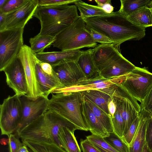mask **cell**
Here are the masks:
<instances>
[{"mask_svg":"<svg viewBox=\"0 0 152 152\" xmlns=\"http://www.w3.org/2000/svg\"><path fill=\"white\" fill-rule=\"evenodd\" d=\"M86 28L93 29L111 39L120 50L121 44L128 40H138L145 35V28L139 27L118 11L84 19Z\"/></svg>","mask_w":152,"mask_h":152,"instance_id":"obj_1","label":"cell"},{"mask_svg":"<svg viewBox=\"0 0 152 152\" xmlns=\"http://www.w3.org/2000/svg\"><path fill=\"white\" fill-rule=\"evenodd\" d=\"M62 127H67L73 132L79 129L55 112L48 110L15 134L22 141L55 143L63 149L58 135L59 129Z\"/></svg>","mask_w":152,"mask_h":152,"instance_id":"obj_2","label":"cell"},{"mask_svg":"<svg viewBox=\"0 0 152 152\" xmlns=\"http://www.w3.org/2000/svg\"><path fill=\"white\" fill-rule=\"evenodd\" d=\"M40 22L41 35L56 36L80 17L75 5L38 6L34 15Z\"/></svg>","mask_w":152,"mask_h":152,"instance_id":"obj_3","label":"cell"},{"mask_svg":"<svg viewBox=\"0 0 152 152\" xmlns=\"http://www.w3.org/2000/svg\"><path fill=\"white\" fill-rule=\"evenodd\" d=\"M93 59L100 75L111 79L125 75L136 67L113 44H99L92 49Z\"/></svg>","mask_w":152,"mask_h":152,"instance_id":"obj_4","label":"cell"},{"mask_svg":"<svg viewBox=\"0 0 152 152\" xmlns=\"http://www.w3.org/2000/svg\"><path fill=\"white\" fill-rule=\"evenodd\" d=\"M82 96L80 91H63L52 94L48 110L54 112L73 124L79 130L89 131L82 114Z\"/></svg>","mask_w":152,"mask_h":152,"instance_id":"obj_5","label":"cell"},{"mask_svg":"<svg viewBox=\"0 0 152 152\" xmlns=\"http://www.w3.org/2000/svg\"><path fill=\"white\" fill-rule=\"evenodd\" d=\"M52 45L61 51H66L79 50L85 47L94 48L97 45L80 15L77 20L56 36Z\"/></svg>","mask_w":152,"mask_h":152,"instance_id":"obj_6","label":"cell"},{"mask_svg":"<svg viewBox=\"0 0 152 152\" xmlns=\"http://www.w3.org/2000/svg\"><path fill=\"white\" fill-rule=\"evenodd\" d=\"M23 116L20 96L15 94L4 99L0 106L1 135L8 136L19 129Z\"/></svg>","mask_w":152,"mask_h":152,"instance_id":"obj_7","label":"cell"},{"mask_svg":"<svg viewBox=\"0 0 152 152\" xmlns=\"http://www.w3.org/2000/svg\"><path fill=\"white\" fill-rule=\"evenodd\" d=\"M23 28L0 31V71L3 70L17 57L23 46Z\"/></svg>","mask_w":152,"mask_h":152,"instance_id":"obj_8","label":"cell"},{"mask_svg":"<svg viewBox=\"0 0 152 152\" xmlns=\"http://www.w3.org/2000/svg\"><path fill=\"white\" fill-rule=\"evenodd\" d=\"M132 96L141 104L152 85V73L145 67L136 66L119 83Z\"/></svg>","mask_w":152,"mask_h":152,"instance_id":"obj_9","label":"cell"},{"mask_svg":"<svg viewBox=\"0 0 152 152\" xmlns=\"http://www.w3.org/2000/svg\"><path fill=\"white\" fill-rule=\"evenodd\" d=\"M17 57L21 62L25 72L28 88L26 96L32 99L44 96L41 91L36 74L37 58L30 47L24 45Z\"/></svg>","mask_w":152,"mask_h":152,"instance_id":"obj_10","label":"cell"},{"mask_svg":"<svg viewBox=\"0 0 152 152\" xmlns=\"http://www.w3.org/2000/svg\"><path fill=\"white\" fill-rule=\"evenodd\" d=\"M52 66L62 85V88L75 86L86 78L76 61L65 60Z\"/></svg>","mask_w":152,"mask_h":152,"instance_id":"obj_11","label":"cell"},{"mask_svg":"<svg viewBox=\"0 0 152 152\" xmlns=\"http://www.w3.org/2000/svg\"><path fill=\"white\" fill-rule=\"evenodd\" d=\"M23 108V116L19 131L48 110V97L40 96L35 99L26 95L20 96Z\"/></svg>","mask_w":152,"mask_h":152,"instance_id":"obj_12","label":"cell"},{"mask_svg":"<svg viewBox=\"0 0 152 152\" xmlns=\"http://www.w3.org/2000/svg\"><path fill=\"white\" fill-rule=\"evenodd\" d=\"M6 76V82L15 94L26 95L28 92L27 81L21 62L17 57L3 71Z\"/></svg>","mask_w":152,"mask_h":152,"instance_id":"obj_13","label":"cell"},{"mask_svg":"<svg viewBox=\"0 0 152 152\" xmlns=\"http://www.w3.org/2000/svg\"><path fill=\"white\" fill-rule=\"evenodd\" d=\"M38 0H27L17 9L6 14L5 29L24 28L34 15Z\"/></svg>","mask_w":152,"mask_h":152,"instance_id":"obj_14","label":"cell"},{"mask_svg":"<svg viewBox=\"0 0 152 152\" xmlns=\"http://www.w3.org/2000/svg\"><path fill=\"white\" fill-rule=\"evenodd\" d=\"M36 62L37 78L44 96L48 97L49 95L52 94L54 90L62 88L60 80L55 72L52 74L45 72L41 68L39 61L37 58Z\"/></svg>","mask_w":152,"mask_h":152,"instance_id":"obj_15","label":"cell"},{"mask_svg":"<svg viewBox=\"0 0 152 152\" xmlns=\"http://www.w3.org/2000/svg\"><path fill=\"white\" fill-rule=\"evenodd\" d=\"M116 108L119 111L124 119V136L128 132L132 124L138 116V113L127 99L117 96H111Z\"/></svg>","mask_w":152,"mask_h":152,"instance_id":"obj_16","label":"cell"},{"mask_svg":"<svg viewBox=\"0 0 152 152\" xmlns=\"http://www.w3.org/2000/svg\"><path fill=\"white\" fill-rule=\"evenodd\" d=\"M82 96V114L92 134L103 138L110 134Z\"/></svg>","mask_w":152,"mask_h":152,"instance_id":"obj_17","label":"cell"},{"mask_svg":"<svg viewBox=\"0 0 152 152\" xmlns=\"http://www.w3.org/2000/svg\"><path fill=\"white\" fill-rule=\"evenodd\" d=\"M82 53V50L43 52L35 54L37 58L39 61L50 64L52 66L61 61L67 60L77 61Z\"/></svg>","mask_w":152,"mask_h":152,"instance_id":"obj_18","label":"cell"},{"mask_svg":"<svg viewBox=\"0 0 152 152\" xmlns=\"http://www.w3.org/2000/svg\"><path fill=\"white\" fill-rule=\"evenodd\" d=\"M150 113L141 109L140 121L136 134L129 145V152H142L145 144V134Z\"/></svg>","mask_w":152,"mask_h":152,"instance_id":"obj_19","label":"cell"},{"mask_svg":"<svg viewBox=\"0 0 152 152\" xmlns=\"http://www.w3.org/2000/svg\"><path fill=\"white\" fill-rule=\"evenodd\" d=\"M82 53L77 61L87 79L97 77L100 75L99 71L94 62L92 49L82 50Z\"/></svg>","mask_w":152,"mask_h":152,"instance_id":"obj_20","label":"cell"},{"mask_svg":"<svg viewBox=\"0 0 152 152\" xmlns=\"http://www.w3.org/2000/svg\"><path fill=\"white\" fill-rule=\"evenodd\" d=\"M82 95L109 115L107 107L108 102L111 97L99 90L87 89L80 91Z\"/></svg>","mask_w":152,"mask_h":152,"instance_id":"obj_21","label":"cell"},{"mask_svg":"<svg viewBox=\"0 0 152 152\" xmlns=\"http://www.w3.org/2000/svg\"><path fill=\"white\" fill-rule=\"evenodd\" d=\"M74 133L66 127L59 129V137L63 149L66 152H81Z\"/></svg>","mask_w":152,"mask_h":152,"instance_id":"obj_22","label":"cell"},{"mask_svg":"<svg viewBox=\"0 0 152 152\" xmlns=\"http://www.w3.org/2000/svg\"><path fill=\"white\" fill-rule=\"evenodd\" d=\"M127 17L139 27L145 28L152 26V16L150 10L147 6L139 8Z\"/></svg>","mask_w":152,"mask_h":152,"instance_id":"obj_23","label":"cell"},{"mask_svg":"<svg viewBox=\"0 0 152 152\" xmlns=\"http://www.w3.org/2000/svg\"><path fill=\"white\" fill-rule=\"evenodd\" d=\"M55 37L50 35H41L39 34L29 39L30 48L34 54L42 53L44 49L52 45Z\"/></svg>","mask_w":152,"mask_h":152,"instance_id":"obj_24","label":"cell"},{"mask_svg":"<svg viewBox=\"0 0 152 152\" xmlns=\"http://www.w3.org/2000/svg\"><path fill=\"white\" fill-rule=\"evenodd\" d=\"M119 83L115 84L109 88L99 90L108 94L111 97L115 96L127 99L136 111L139 113L141 110L140 105L138 104L136 99L132 96L120 86Z\"/></svg>","mask_w":152,"mask_h":152,"instance_id":"obj_25","label":"cell"},{"mask_svg":"<svg viewBox=\"0 0 152 152\" xmlns=\"http://www.w3.org/2000/svg\"><path fill=\"white\" fill-rule=\"evenodd\" d=\"M74 4L80 12V16L83 19L108 14L98 6L88 4L81 0H76Z\"/></svg>","mask_w":152,"mask_h":152,"instance_id":"obj_26","label":"cell"},{"mask_svg":"<svg viewBox=\"0 0 152 152\" xmlns=\"http://www.w3.org/2000/svg\"><path fill=\"white\" fill-rule=\"evenodd\" d=\"M151 0H121V6L118 12L129 16L139 8L147 6Z\"/></svg>","mask_w":152,"mask_h":152,"instance_id":"obj_27","label":"cell"},{"mask_svg":"<svg viewBox=\"0 0 152 152\" xmlns=\"http://www.w3.org/2000/svg\"><path fill=\"white\" fill-rule=\"evenodd\" d=\"M83 96L96 116L106 129L107 132L109 133L113 132L111 118L109 115L94 103L86 98Z\"/></svg>","mask_w":152,"mask_h":152,"instance_id":"obj_28","label":"cell"},{"mask_svg":"<svg viewBox=\"0 0 152 152\" xmlns=\"http://www.w3.org/2000/svg\"><path fill=\"white\" fill-rule=\"evenodd\" d=\"M111 146L118 152H129V146L114 132L110 133L108 137L103 138Z\"/></svg>","mask_w":152,"mask_h":152,"instance_id":"obj_29","label":"cell"},{"mask_svg":"<svg viewBox=\"0 0 152 152\" xmlns=\"http://www.w3.org/2000/svg\"><path fill=\"white\" fill-rule=\"evenodd\" d=\"M111 118L114 132L122 138L124 136V121L120 112L117 108L115 112Z\"/></svg>","mask_w":152,"mask_h":152,"instance_id":"obj_30","label":"cell"},{"mask_svg":"<svg viewBox=\"0 0 152 152\" xmlns=\"http://www.w3.org/2000/svg\"><path fill=\"white\" fill-rule=\"evenodd\" d=\"M139 121L140 118L139 115L132 124L126 134L121 138L129 146L132 142L137 131Z\"/></svg>","mask_w":152,"mask_h":152,"instance_id":"obj_31","label":"cell"},{"mask_svg":"<svg viewBox=\"0 0 152 152\" xmlns=\"http://www.w3.org/2000/svg\"><path fill=\"white\" fill-rule=\"evenodd\" d=\"M27 0H8L4 5L0 9V12L7 14L20 7Z\"/></svg>","mask_w":152,"mask_h":152,"instance_id":"obj_32","label":"cell"},{"mask_svg":"<svg viewBox=\"0 0 152 152\" xmlns=\"http://www.w3.org/2000/svg\"><path fill=\"white\" fill-rule=\"evenodd\" d=\"M8 145L10 152H18L23 145L20 142L19 137L16 134L9 135Z\"/></svg>","mask_w":152,"mask_h":152,"instance_id":"obj_33","label":"cell"},{"mask_svg":"<svg viewBox=\"0 0 152 152\" xmlns=\"http://www.w3.org/2000/svg\"><path fill=\"white\" fill-rule=\"evenodd\" d=\"M76 0H38L39 6H56L74 3Z\"/></svg>","mask_w":152,"mask_h":152,"instance_id":"obj_34","label":"cell"},{"mask_svg":"<svg viewBox=\"0 0 152 152\" xmlns=\"http://www.w3.org/2000/svg\"><path fill=\"white\" fill-rule=\"evenodd\" d=\"M89 30L95 43L99 42L102 44H113V41L104 35L92 29H90Z\"/></svg>","mask_w":152,"mask_h":152,"instance_id":"obj_35","label":"cell"},{"mask_svg":"<svg viewBox=\"0 0 152 152\" xmlns=\"http://www.w3.org/2000/svg\"><path fill=\"white\" fill-rule=\"evenodd\" d=\"M140 106L141 109L149 113L152 111V85Z\"/></svg>","mask_w":152,"mask_h":152,"instance_id":"obj_36","label":"cell"},{"mask_svg":"<svg viewBox=\"0 0 152 152\" xmlns=\"http://www.w3.org/2000/svg\"><path fill=\"white\" fill-rule=\"evenodd\" d=\"M145 144L152 152V119L150 116L148 120L145 134Z\"/></svg>","mask_w":152,"mask_h":152,"instance_id":"obj_37","label":"cell"},{"mask_svg":"<svg viewBox=\"0 0 152 152\" xmlns=\"http://www.w3.org/2000/svg\"><path fill=\"white\" fill-rule=\"evenodd\" d=\"M110 79L105 78L100 75L96 77L90 79H87L85 78L79 81L75 86H83L94 85Z\"/></svg>","mask_w":152,"mask_h":152,"instance_id":"obj_38","label":"cell"},{"mask_svg":"<svg viewBox=\"0 0 152 152\" xmlns=\"http://www.w3.org/2000/svg\"><path fill=\"white\" fill-rule=\"evenodd\" d=\"M80 147L83 152H101L87 139H81Z\"/></svg>","mask_w":152,"mask_h":152,"instance_id":"obj_39","label":"cell"},{"mask_svg":"<svg viewBox=\"0 0 152 152\" xmlns=\"http://www.w3.org/2000/svg\"><path fill=\"white\" fill-rule=\"evenodd\" d=\"M107 107L109 111V115L111 118L116 110V105L111 97L108 102Z\"/></svg>","mask_w":152,"mask_h":152,"instance_id":"obj_40","label":"cell"},{"mask_svg":"<svg viewBox=\"0 0 152 152\" xmlns=\"http://www.w3.org/2000/svg\"><path fill=\"white\" fill-rule=\"evenodd\" d=\"M6 14L0 12V31L5 30Z\"/></svg>","mask_w":152,"mask_h":152,"instance_id":"obj_41","label":"cell"},{"mask_svg":"<svg viewBox=\"0 0 152 152\" xmlns=\"http://www.w3.org/2000/svg\"><path fill=\"white\" fill-rule=\"evenodd\" d=\"M101 8L108 14L112 13L114 10V7L111 5V4H105L102 6Z\"/></svg>","mask_w":152,"mask_h":152,"instance_id":"obj_42","label":"cell"},{"mask_svg":"<svg viewBox=\"0 0 152 152\" xmlns=\"http://www.w3.org/2000/svg\"><path fill=\"white\" fill-rule=\"evenodd\" d=\"M95 1L97 3V6L100 8L105 4H111V0H95Z\"/></svg>","mask_w":152,"mask_h":152,"instance_id":"obj_43","label":"cell"},{"mask_svg":"<svg viewBox=\"0 0 152 152\" xmlns=\"http://www.w3.org/2000/svg\"><path fill=\"white\" fill-rule=\"evenodd\" d=\"M18 152H29L27 147L23 145L20 148Z\"/></svg>","mask_w":152,"mask_h":152,"instance_id":"obj_44","label":"cell"},{"mask_svg":"<svg viewBox=\"0 0 152 152\" xmlns=\"http://www.w3.org/2000/svg\"><path fill=\"white\" fill-rule=\"evenodd\" d=\"M8 0H0V9L4 5Z\"/></svg>","mask_w":152,"mask_h":152,"instance_id":"obj_45","label":"cell"},{"mask_svg":"<svg viewBox=\"0 0 152 152\" xmlns=\"http://www.w3.org/2000/svg\"><path fill=\"white\" fill-rule=\"evenodd\" d=\"M142 152H151V151L148 148L145 144Z\"/></svg>","mask_w":152,"mask_h":152,"instance_id":"obj_46","label":"cell"},{"mask_svg":"<svg viewBox=\"0 0 152 152\" xmlns=\"http://www.w3.org/2000/svg\"><path fill=\"white\" fill-rule=\"evenodd\" d=\"M147 6L149 8L152 16V0L148 4Z\"/></svg>","mask_w":152,"mask_h":152,"instance_id":"obj_47","label":"cell"},{"mask_svg":"<svg viewBox=\"0 0 152 152\" xmlns=\"http://www.w3.org/2000/svg\"><path fill=\"white\" fill-rule=\"evenodd\" d=\"M149 116L150 118L152 119V111L150 113Z\"/></svg>","mask_w":152,"mask_h":152,"instance_id":"obj_48","label":"cell"}]
</instances>
